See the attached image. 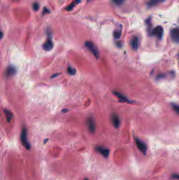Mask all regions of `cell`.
I'll return each mask as SVG.
<instances>
[{"mask_svg":"<svg viewBox=\"0 0 179 180\" xmlns=\"http://www.w3.org/2000/svg\"><path fill=\"white\" fill-rule=\"evenodd\" d=\"M85 45V47L93 54L94 56L98 59L99 57V52L96 45L91 41L86 42Z\"/></svg>","mask_w":179,"mask_h":180,"instance_id":"obj_1","label":"cell"},{"mask_svg":"<svg viewBox=\"0 0 179 180\" xmlns=\"http://www.w3.org/2000/svg\"><path fill=\"white\" fill-rule=\"evenodd\" d=\"M21 140L23 145L27 149H31V144L29 143L27 140V130L25 128H23L21 133Z\"/></svg>","mask_w":179,"mask_h":180,"instance_id":"obj_2","label":"cell"},{"mask_svg":"<svg viewBox=\"0 0 179 180\" xmlns=\"http://www.w3.org/2000/svg\"><path fill=\"white\" fill-rule=\"evenodd\" d=\"M87 125L89 130L92 133H94L96 131V125L94 119L92 117H89L87 119Z\"/></svg>","mask_w":179,"mask_h":180,"instance_id":"obj_3","label":"cell"},{"mask_svg":"<svg viewBox=\"0 0 179 180\" xmlns=\"http://www.w3.org/2000/svg\"><path fill=\"white\" fill-rule=\"evenodd\" d=\"M96 151L99 153L100 154H101L103 157L105 158H108L109 155V150L104 147L100 146H98L96 147Z\"/></svg>","mask_w":179,"mask_h":180,"instance_id":"obj_4","label":"cell"},{"mask_svg":"<svg viewBox=\"0 0 179 180\" xmlns=\"http://www.w3.org/2000/svg\"><path fill=\"white\" fill-rule=\"evenodd\" d=\"M136 143L139 149L142 153L145 154L146 153L147 149V147L145 144L138 138L136 139Z\"/></svg>","mask_w":179,"mask_h":180,"instance_id":"obj_5","label":"cell"},{"mask_svg":"<svg viewBox=\"0 0 179 180\" xmlns=\"http://www.w3.org/2000/svg\"><path fill=\"white\" fill-rule=\"evenodd\" d=\"M163 33V29L162 26H158L155 27L153 31V34L158 39H161Z\"/></svg>","mask_w":179,"mask_h":180,"instance_id":"obj_6","label":"cell"},{"mask_svg":"<svg viewBox=\"0 0 179 180\" xmlns=\"http://www.w3.org/2000/svg\"><path fill=\"white\" fill-rule=\"evenodd\" d=\"M171 38L175 43H179V29L173 28L171 31Z\"/></svg>","mask_w":179,"mask_h":180,"instance_id":"obj_7","label":"cell"},{"mask_svg":"<svg viewBox=\"0 0 179 180\" xmlns=\"http://www.w3.org/2000/svg\"><path fill=\"white\" fill-rule=\"evenodd\" d=\"M54 47V45L53 43V42L52 41V39L51 38H48L46 42L43 44V49L46 51H50L52 50L53 48Z\"/></svg>","mask_w":179,"mask_h":180,"instance_id":"obj_8","label":"cell"},{"mask_svg":"<svg viewBox=\"0 0 179 180\" xmlns=\"http://www.w3.org/2000/svg\"><path fill=\"white\" fill-rule=\"evenodd\" d=\"M17 73V69L14 66L12 65H10L8 66L7 70L5 72V76L7 77H11L15 74Z\"/></svg>","mask_w":179,"mask_h":180,"instance_id":"obj_9","label":"cell"},{"mask_svg":"<svg viewBox=\"0 0 179 180\" xmlns=\"http://www.w3.org/2000/svg\"><path fill=\"white\" fill-rule=\"evenodd\" d=\"M111 121L113 125V126L116 128H118L119 125H120V119H119V116L116 114H113L111 116Z\"/></svg>","mask_w":179,"mask_h":180,"instance_id":"obj_10","label":"cell"},{"mask_svg":"<svg viewBox=\"0 0 179 180\" xmlns=\"http://www.w3.org/2000/svg\"><path fill=\"white\" fill-rule=\"evenodd\" d=\"M131 46L132 48L136 50L139 46V39L137 36H133L131 41Z\"/></svg>","mask_w":179,"mask_h":180,"instance_id":"obj_11","label":"cell"},{"mask_svg":"<svg viewBox=\"0 0 179 180\" xmlns=\"http://www.w3.org/2000/svg\"><path fill=\"white\" fill-rule=\"evenodd\" d=\"M4 113L5 114V116H6L7 122H10L11 121V120L12 119L13 117L12 113L10 110H6V109L4 110Z\"/></svg>","mask_w":179,"mask_h":180,"instance_id":"obj_12","label":"cell"},{"mask_svg":"<svg viewBox=\"0 0 179 180\" xmlns=\"http://www.w3.org/2000/svg\"><path fill=\"white\" fill-rule=\"evenodd\" d=\"M113 93L119 99V101H120V102H126L128 101V99L125 96H124V95H123V94L119 93L117 92H114Z\"/></svg>","mask_w":179,"mask_h":180,"instance_id":"obj_13","label":"cell"},{"mask_svg":"<svg viewBox=\"0 0 179 180\" xmlns=\"http://www.w3.org/2000/svg\"><path fill=\"white\" fill-rule=\"evenodd\" d=\"M67 72L69 74L71 75V76H74V75H75L76 73V69L72 68V67H68L67 68Z\"/></svg>","mask_w":179,"mask_h":180,"instance_id":"obj_14","label":"cell"},{"mask_svg":"<svg viewBox=\"0 0 179 180\" xmlns=\"http://www.w3.org/2000/svg\"><path fill=\"white\" fill-rule=\"evenodd\" d=\"M172 108L173 110L178 114L179 115V106L175 104H172Z\"/></svg>","mask_w":179,"mask_h":180,"instance_id":"obj_15","label":"cell"},{"mask_svg":"<svg viewBox=\"0 0 179 180\" xmlns=\"http://www.w3.org/2000/svg\"><path fill=\"white\" fill-rule=\"evenodd\" d=\"M121 32L120 31H117L116 32H115L114 33V37L115 39H119L120 38V37L121 36Z\"/></svg>","mask_w":179,"mask_h":180,"instance_id":"obj_16","label":"cell"},{"mask_svg":"<svg viewBox=\"0 0 179 180\" xmlns=\"http://www.w3.org/2000/svg\"><path fill=\"white\" fill-rule=\"evenodd\" d=\"M39 4L37 3H34L33 4V9L35 11H37L39 10Z\"/></svg>","mask_w":179,"mask_h":180,"instance_id":"obj_17","label":"cell"},{"mask_svg":"<svg viewBox=\"0 0 179 180\" xmlns=\"http://www.w3.org/2000/svg\"><path fill=\"white\" fill-rule=\"evenodd\" d=\"M113 1L117 5H121L123 3L124 0H113Z\"/></svg>","mask_w":179,"mask_h":180,"instance_id":"obj_18","label":"cell"},{"mask_svg":"<svg viewBox=\"0 0 179 180\" xmlns=\"http://www.w3.org/2000/svg\"><path fill=\"white\" fill-rule=\"evenodd\" d=\"M74 6H75V4H74V3H72V4H70L69 5H68V6L66 8V9L67 11H71V10H72V9H73V8L74 7Z\"/></svg>","mask_w":179,"mask_h":180,"instance_id":"obj_19","label":"cell"},{"mask_svg":"<svg viewBox=\"0 0 179 180\" xmlns=\"http://www.w3.org/2000/svg\"><path fill=\"white\" fill-rule=\"evenodd\" d=\"M172 178H174V179H179V174H173L171 176Z\"/></svg>","mask_w":179,"mask_h":180,"instance_id":"obj_20","label":"cell"},{"mask_svg":"<svg viewBox=\"0 0 179 180\" xmlns=\"http://www.w3.org/2000/svg\"><path fill=\"white\" fill-rule=\"evenodd\" d=\"M58 75H59V74H58V73H56V74H54L53 76H52V78H52V79H53V78H54L56 77L57 76H58Z\"/></svg>","mask_w":179,"mask_h":180,"instance_id":"obj_21","label":"cell"},{"mask_svg":"<svg viewBox=\"0 0 179 180\" xmlns=\"http://www.w3.org/2000/svg\"><path fill=\"white\" fill-rule=\"evenodd\" d=\"M44 13H50V11L47 10V9L45 8L44 10Z\"/></svg>","mask_w":179,"mask_h":180,"instance_id":"obj_22","label":"cell"},{"mask_svg":"<svg viewBox=\"0 0 179 180\" xmlns=\"http://www.w3.org/2000/svg\"><path fill=\"white\" fill-rule=\"evenodd\" d=\"M67 112H68V110L67 109H64L62 110V112L63 113H66Z\"/></svg>","mask_w":179,"mask_h":180,"instance_id":"obj_23","label":"cell"},{"mask_svg":"<svg viewBox=\"0 0 179 180\" xmlns=\"http://www.w3.org/2000/svg\"><path fill=\"white\" fill-rule=\"evenodd\" d=\"M75 1L77 3H79L80 2V0H75Z\"/></svg>","mask_w":179,"mask_h":180,"instance_id":"obj_24","label":"cell"},{"mask_svg":"<svg viewBox=\"0 0 179 180\" xmlns=\"http://www.w3.org/2000/svg\"><path fill=\"white\" fill-rule=\"evenodd\" d=\"M1 39H2V37H3V33L1 32Z\"/></svg>","mask_w":179,"mask_h":180,"instance_id":"obj_25","label":"cell"},{"mask_svg":"<svg viewBox=\"0 0 179 180\" xmlns=\"http://www.w3.org/2000/svg\"><path fill=\"white\" fill-rule=\"evenodd\" d=\"M84 180H89V179H88V178H85V179H84Z\"/></svg>","mask_w":179,"mask_h":180,"instance_id":"obj_26","label":"cell"},{"mask_svg":"<svg viewBox=\"0 0 179 180\" xmlns=\"http://www.w3.org/2000/svg\"><path fill=\"white\" fill-rule=\"evenodd\" d=\"M157 1H163L164 0H157Z\"/></svg>","mask_w":179,"mask_h":180,"instance_id":"obj_27","label":"cell"}]
</instances>
